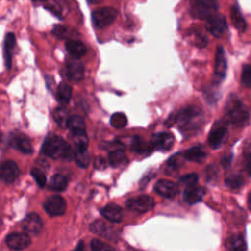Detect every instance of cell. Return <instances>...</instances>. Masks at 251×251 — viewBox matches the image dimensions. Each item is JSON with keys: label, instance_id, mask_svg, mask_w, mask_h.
Wrapping results in <instances>:
<instances>
[{"label": "cell", "instance_id": "6da1fadb", "mask_svg": "<svg viewBox=\"0 0 251 251\" xmlns=\"http://www.w3.org/2000/svg\"><path fill=\"white\" fill-rule=\"evenodd\" d=\"M202 111L195 107L189 106L183 108L170 117L167 121L168 126L177 125L182 131H191L197 129L202 122Z\"/></svg>", "mask_w": 251, "mask_h": 251}, {"label": "cell", "instance_id": "7a4b0ae2", "mask_svg": "<svg viewBox=\"0 0 251 251\" xmlns=\"http://www.w3.org/2000/svg\"><path fill=\"white\" fill-rule=\"evenodd\" d=\"M42 152L53 159H67L72 157V150L70 145L60 136L49 134L42 146Z\"/></svg>", "mask_w": 251, "mask_h": 251}, {"label": "cell", "instance_id": "3957f363", "mask_svg": "<svg viewBox=\"0 0 251 251\" xmlns=\"http://www.w3.org/2000/svg\"><path fill=\"white\" fill-rule=\"evenodd\" d=\"M226 117L233 125L242 126L249 119V114L245 106L234 95H230L226 104Z\"/></svg>", "mask_w": 251, "mask_h": 251}, {"label": "cell", "instance_id": "277c9868", "mask_svg": "<svg viewBox=\"0 0 251 251\" xmlns=\"http://www.w3.org/2000/svg\"><path fill=\"white\" fill-rule=\"evenodd\" d=\"M118 12L112 7H103L92 12L91 19L93 25L97 28H103L110 25L117 18Z\"/></svg>", "mask_w": 251, "mask_h": 251}, {"label": "cell", "instance_id": "5b68a950", "mask_svg": "<svg viewBox=\"0 0 251 251\" xmlns=\"http://www.w3.org/2000/svg\"><path fill=\"white\" fill-rule=\"evenodd\" d=\"M218 10L217 0H194L192 5V13L200 19H207L216 14Z\"/></svg>", "mask_w": 251, "mask_h": 251}, {"label": "cell", "instance_id": "8992f818", "mask_svg": "<svg viewBox=\"0 0 251 251\" xmlns=\"http://www.w3.org/2000/svg\"><path fill=\"white\" fill-rule=\"evenodd\" d=\"M206 27L208 31L215 37H221L227 30L226 20L224 16L219 14H214L207 18Z\"/></svg>", "mask_w": 251, "mask_h": 251}, {"label": "cell", "instance_id": "52a82bcc", "mask_svg": "<svg viewBox=\"0 0 251 251\" xmlns=\"http://www.w3.org/2000/svg\"><path fill=\"white\" fill-rule=\"evenodd\" d=\"M215 71H214V81L216 83H220L226 76L227 63L225 54V50L222 46L217 48L215 54Z\"/></svg>", "mask_w": 251, "mask_h": 251}, {"label": "cell", "instance_id": "ba28073f", "mask_svg": "<svg viewBox=\"0 0 251 251\" xmlns=\"http://www.w3.org/2000/svg\"><path fill=\"white\" fill-rule=\"evenodd\" d=\"M126 204L128 209L138 213H145L151 210L155 205L153 198L148 195H139L130 198L126 201Z\"/></svg>", "mask_w": 251, "mask_h": 251}, {"label": "cell", "instance_id": "9c48e42d", "mask_svg": "<svg viewBox=\"0 0 251 251\" xmlns=\"http://www.w3.org/2000/svg\"><path fill=\"white\" fill-rule=\"evenodd\" d=\"M67 203L60 195H51L44 202V209L50 216H61L65 213Z\"/></svg>", "mask_w": 251, "mask_h": 251}, {"label": "cell", "instance_id": "30bf717a", "mask_svg": "<svg viewBox=\"0 0 251 251\" xmlns=\"http://www.w3.org/2000/svg\"><path fill=\"white\" fill-rule=\"evenodd\" d=\"M20 174L18 165L11 160L4 161L0 164V179L6 183L15 181Z\"/></svg>", "mask_w": 251, "mask_h": 251}, {"label": "cell", "instance_id": "8fae6325", "mask_svg": "<svg viewBox=\"0 0 251 251\" xmlns=\"http://www.w3.org/2000/svg\"><path fill=\"white\" fill-rule=\"evenodd\" d=\"M64 74L67 79L77 82L84 76V67L79 61H70L66 64Z\"/></svg>", "mask_w": 251, "mask_h": 251}, {"label": "cell", "instance_id": "7c38bea8", "mask_svg": "<svg viewBox=\"0 0 251 251\" xmlns=\"http://www.w3.org/2000/svg\"><path fill=\"white\" fill-rule=\"evenodd\" d=\"M7 245L14 250H22L30 244V237L26 232H13L6 237Z\"/></svg>", "mask_w": 251, "mask_h": 251}, {"label": "cell", "instance_id": "4fadbf2b", "mask_svg": "<svg viewBox=\"0 0 251 251\" xmlns=\"http://www.w3.org/2000/svg\"><path fill=\"white\" fill-rule=\"evenodd\" d=\"M226 136H227V129L226 126L222 125L215 126L210 131L208 136V141L210 146L214 149L219 148L225 142V140L226 139Z\"/></svg>", "mask_w": 251, "mask_h": 251}, {"label": "cell", "instance_id": "5bb4252c", "mask_svg": "<svg viewBox=\"0 0 251 251\" xmlns=\"http://www.w3.org/2000/svg\"><path fill=\"white\" fill-rule=\"evenodd\" d=\"M174 141H175V138L173 134L169 132H159L153 135L151 145H152V148H155L161 151H166L172 148Z\"/></svg>", "mask_w": 251, "mask_h": 251}, {"label": "cell", "instance_id": "9a60e30c", "mask_svg": "<svg viewBox=\"0 0 251 251\" xmlns=\"http://www.w3.org/2000/svg\"><path fill=\"white\" fill-rule=\"evenodd\" d=\"M155 190L158 194L165 198H173L178 192L177 185L168 179H161L156 182Z\"/></svg>", "mask_w": 251, "mask_h": 251}, {"label": "cell", "instance_id": "2e32d148", "mask_svg": "<svg viewBox=\"0 0 251 251\" xmlns=\"http://www.w3.org/2000/svg\"><path fill=\"white\" fill-rule=\"evenodd\" d=\"M23 227L26 233L37 234L42 228V220L35 213L28 214L23 221Z\"/></svg>", "mask_w": 251, "mask_h": 251}, {"label": "cell", "instance_id": "e0dca14e", "mask_svg": "<svg viewBox=\"0 0 251 251\" xmlns=\"http://www.w3.org/2000/svg\"><path fill=\"white\" fill-rule=\"evenodd\" d=\"M66 50L72 58L77 60L85 55L86 46L79 40L68 39L66 41Z\"/></svg>", "mask_w": 251, "mask_h": 251}, {"label": "cell", "instance_id": "ac0fdd59", "mask_svg": "<svg viewBox=\"0 0 251 251\" xmlns=\"http://www.w3.org/2000/svg\"><path fill=\"white\" fill-rule=\"evenodd\" d=\"M206 190L202 186H190L187 187L183 192V200L188 204H195L200 202L204 197Z\"/></svg>", "mask_w": 251, "mask_h": 251}, {"label": "cell", "instance_id": "d6986e66", "mask_svg": "<svg viewBox=\"0 0 251 251\" xmlns=\"http://www.w3.org/2000/svg\"><path fill=\"white\" fill-rule=\"evenodd\" d=\"M101 215L113 223H119L123 219V212L120 206L116 204H108L101 209Z\"/></svg>", "mask_w": 251, "mask_h": 251}, {"label": "cell", "instance_id": "ffe728a7", "mask_svg": "<svg viewBox=\"0 0 251 251\" xmlns=\"http://www.w3.org/2000/svg\"><path fill=\"white\" fill-rule=\"evenodd\" d=\"M11 144L25 154H30L33 151L30 140L24 134H16L11 138Z\"/></svg>", "mask_w": 251, "mask_h": 251}, {"label": "cell", "instance_id": "44dd1931", "mask_svg": "<svg viewBox=\"0 0 251 251\" xmlns=\"http://www.w3.org/2000/svg\"><path fill=\"white\" fill-rule=\"evenodd\" d=\"M45 8L59 19H63L69 11L66 0H52L49 5L45 6Z\"/></svg>", "mask_w": 251, "mask_h": 251}, {"label": "cell", "instance_id": "7402d4cb", "mask_svg": "<svg viewBox=\"0 0 251 251\" xmlns=\"http://www.w3.org/2000/svg\"><path fill=\"white\" fill-rule=\"evenodd\" d=\"M16 44V37L14 33L10 32L5 36V41H4V59H5V65L7 69L11 68V63H12V54L13 50Z\"/></svg>", "mask_w": 251, "mask_h": 251}, {"label": "cell", "instance_id": "603a6c76", "mask_svg": "<svg viewBox=\"0 0 251 251\" xmlns=\"http://www.w3.org/2000/svg\"><path fill=\"white\" fill-rule=\"evenodd\" d=\"M226 246L228 251H245L246 242L241 234H233L226 241Z\"/></svg>", "mask_w": 251, "mask_h": 251}, {"label": "cell", "instance_id": "cb8c5ba5", "mask_svg": "<svg viewBox=\"0 0 251 251\" xmlns=\"http://www.w3.org/2000/svg\"><path fill=\"white\" fill-rule=\"evenodd\" d=\"M230 19H231V22H232L234 27L238 31L243 32L246 29L247 24L242 16L239 8L236 5H233L230 8Z\"/></svg>", "mask_w": 251, "mask_h": 251}, {"label": "cell", "instance_id": "d4e9b609", "mask_svg": "<svg viewBox=\"0 0 251 251\" xmlns=\"http://www.w3.org/2000/svg\"><path fill=\"white\" fill-rule=\"evenodd\" d=\"M89 228L93 233L98 234V235L103 236V237H110L113 233V230H112L111 226H108L105 222H103L101 220L93 222L90 225Z\"/></svg>", "mask_w": 251, "mask_h": 251}, {"label": "cell", "instance_id": "484cf974", "mask_svg": "<svg viewBox=\"0 0 251 251\" xmlns=\"http://www.w3.org/2000/svg\"><path fill=\"white\" fill-rule=\"evenodd\" d=\"M183 158L189 160V161H193L196 163H201L205 160L206 158V152L200 148V147H192L187 149L186 151H184V153L182 154Z\"/></svg>", "mask_w": 251, "mask_h": 251}, {"label": "cell", "instance_id": "4316f807", "mask_svg": "<svg viewBox=\"0 0 251 251\" xmlns=\"http://www.w3.org/2000/svg\"><path fill=\"white\" fill-rule=\"evenodd\" d=\"M56 97L60 103L67 104L72 97V87L66 82H61L57 87Z\"/></svg>", "mask_w": 251, "mask_h": 251}, {"label": "cell", "instance_id": "83f0119b", "mask_svg": "<svg viewBox=\"0 0 251 251\" xmlns=\"http://www.w3.org/2000/svg\"><path fill=\"white\" fill-rule=\"evenodd\" d=\"M67 126L70 128L72 133L75 132H85V124L81 117L79 116H71L68 121Z\"/></svg>", "mask_w": 251, "mask_h": 251}, {"label": "cell", "instance_id": "f1b7e54d", "mask_svg": "<svg viewBox=\"0 0 251 251\" xmlns=\"http://www.w3.org/2000/svg\"><path fill=\"white\" fill-rule=\"evenodd\" d=\"M126 162V154L123 150V148L114 149L109 154V163L113 167H119Z\"/></svg>", "mask_w": 251, "mask_h": 251}, {"label": "cell", "instance_id": "f546056e", "mask_svg": "<svg viewBox=\"0 0 251 251\" xmlns=\"http://www.w3.org/2000/svg\"><path fill=\"white\" fill-rule=\"evenodd\" d=\"M67 185L68 180L64 176L54 175L48 183V188L54 191H62L67 187Z\"/></svg>", "mask_w": 251, "mask_h": 251}, {"label": "cell", "instance_id": "4dcf8cb0", "mask_svg": "<svg viewBox=\"0 0 251 251\" xmlns=\"http://www.w3.org/2000/svg\"><path fill=\"white\" fill-rule=\"evenodd\" d=\"M152 145L145 142L141 137L134 136L132 142H131V150L136 153H147L151 150Z\"/></svg>", "mask_w": 251, "mask_h": 251}, {"label": "cell", "instance_id": "1f68e13d", "mask_svg": "<svg viewBox=\"0 0 251 251\" xmlns=\"http://www.w3.org/2000/svg\"><path fill=\"white\" fill-rule=\"evenodd\" d=\"M54 120L57 123V125L61 127H66L68 125V121H69V114L68 111L63 108V107H58L55 109L54 114H53Z\"/></svg>", "mask_w": 251, "mask_h": 251}, {"label": "cell", "instance_id": "d6a6232c", "mask_svg": "<svg viewBox=\"0 0 251 251\" xmlns=\"http://www.w3.org/2000/svg\"><path fill=\"white\" fill-rule=\"evenodd\" d=\"M75 159L76 164L81 168H86L90 162V156L86 149H76Z\"/></svg>", "mask_w": 251, "mask_h": 251}, {"label": "cell", "instance_id": "836d02e7", "mask_svg": "<svg viewBox=\"0 0 251 251\" xmlns=\"http://www.w3.org/2000/svg\"><path fill=\"white\" fill-rule=\"evenodd\" d=\"M73 141L76 149H86L88 144V138L85 132H75L72 133Z\"/></svg>", "mask_w": 251, "mask_h": 251}, {"label": "cell", "instance_id": "e575fe53", "mask_svg": "<svg viewBox=\"0 0 251 251\" xmlns=\"http://www.w3.org/2000/svg\"><path fill=\"white\" fill-rule=\"evenodd\" d=\"M110 123L114 127L121 128V127H124L127 124V119L124 113L118 112V113H115L112 115V117L110 119Z\"/></svg>", "mask_w": 251, "mask_h": 251}, {"label": "cell", "instance_id": "d590c367", "mask_svg": "<svg viewBox=\"0 0 251 251\" xmlns=\"http://www.w3.org/2000/svg\"><path fill=\"white\" fill-rule=\"evenodd\" d=\"M181 164H182V162L180 160L179 154L171 157L167 162V167H166L167 174H172V173L177 171L178 168L181 166Z\"/></svg>", "mask_w": 251, "mask_h": 251}, {"label": "cell", "instance_id": "8d00e7d4", "mask_svg": "<svg viewBox=\"0 0 251 251\" xmlns=\"http://www.w3.org/2000/svg\"><path fill=\"white\" fill-rule=\"evenodd\" d=\"M243 183H244V179L239 175H231L226 178V186L229 188H232V189L239 188L240 186H242Z\"/></svg>", "mask_w": 251, "mask_h": 251}, {"label": "cell", "instance_id": "74e56055", "mask_svg": "<svg viewBox=\"0 0 251 251\" xmlns=\"http://www.w3.org/2000/svg\"><path fill=\"white\" fill-rule=\"evenodd\" d=\"M241 83L246 87H251V65L246 64L241 72Z\"/></svg>", "mask_w": 251, "mask_h": 251}, {"label": "cell", "instance_id": "f35d334b", "mask_svg": "<svg viewBox=\"0 0 251 251\" xmlns=\"http://www.w3.org/2000/svg\"><path fill=\"white\" fill-rule=\"evenodd\" d=\"M30 175L33 176V178L36 181V183L38 184V186L43 187L46 184V176L40 169H37V168L32 169L30 171Z\"/></svg>", "mask_w": 251, "mask_h": 251}, {"label": "cell", "instance_id": "ab89813d", "mask_svg": "<svg viewBox=\"0 0 251 251\" xmlns=\"http://www.w3.org/2000/svg\"><path fill=\"white\" fill-rule=\"evenodd\" d=\"M91 250L92 251H115L110 245L99 239H93L91 241Z\"/></svg>", "mask_w": 251, "mask_h": 251}, {"label": "cell", "instance_id": "60d3db41", "mask_svg": "<svg viewBox=\"0 0 251 251\" xmlns=\"http://www.w3.org/2000/svg\"><path fill=\"white\" fill-rule=\"evenodd\" d=\"M198 181V176L196 174H187L180 177L179 182L187 187L194 186Z\"/></svg>", "mask_w": 251, "mask_h": 251}, {"label": "cell", "instance_id": "b9f144b4", "mask_svg": "<svg viewBox=\"0 0 251 251\" xmlns=\"http://www.w3.org/2000/svg\"><path fill=\"white\" fill-rule=\"evenodd\" d=\"M52 34L59 39L66 38L68 35V28L62 25H57L52 29Z\"/></svg>", "mask_w": 251, "mask_h": 251}, {"label": "cell", "instance_id": "7bdbcfd3", "mask_svg": "<svg viewBox=\"0 0 251 251\" xmlns=\"http://www.w3.org/2000/svg\"><path fill=\"white\" fill-rule=\"evenodd\" d=\"M94 167L97 170H103V169H105L107 167V162H106V160L103 157L98 156L94 160Z\"/></svg>", "mask_w": 251, "mask_h": 251}, {"label": "cell", "instance_id": "ee69618b", "mask_svg": "<svg viewBox=\"0 0 251 251\" xmlns=\"http://www.w3.org/2000/svg\"><path fill=\"white\" fill-rule=\"evenodd\" d=\"M231 159H232V156H231L230 154L225 156V157L222 159V165L224 166V168H227V167L230 166V164H231Z\"/></svg>", "mask_w": 251, "mask_h": 251}, {"label": "cell", "instance_id": "f6af8a7d", "mask_svg": "<svg viewBox=\"0 0 251 251\" xmlns=\"http://www.w3.org/2000/svg\"><path fill=\"white\" fill-rule=\"evenodd\" d=\"M245 169H246V172L248 173L249 176H251V155H249L248 158H247V160H246Z\"/></svg>", "mask_w": 251, "mask_h": 251}, {"label": "cell", "instance_id": "bcb514c9", "mask_svg": "<svg viewBox=\"0 0 251 251\" xmlns=\"http://www.w3.org/2000/svg\"><path fill=\"white\" fill-rule=\"evenodd\" d=\"M73 251H83V242L82 241L78 242V244L76 245L75 249L73 250Z\"/></svg>", "mask_w": 251, "mask_h": 251}, {"label": "cell", "instance_id": "7dc6e473", "mask_svg": "<svg viewBox=\"0 0 251 251\" xmlns=\"http://www.w3.org/2000/svg\"><path fill=\"white\" fill-rule=\"evenodd\" d=\"M102 0H87V2L89 3V4H97V3H99V2H101Z\"/></svg>", "mask_w": 251, "mask_h": 251}, {"label": "cell", "instance_id": "c3c4849f", "mask_svg": "<svg viewBox=\"0 0 251 251\" xmlns=\"http://www.w3.org/2000/svg\"><path fill=\"white\" fill-rule=\"evenodd\" d=\"M248 207L251 210V191H250V193L248 195Z\"/></svg>", "mask_w": 251, "mask_h": 251}, {"label": "cell", "instance_id": "681fc988", "mask_svg": "<svg viewBox=\"0 0 251 251\" xmlns=\"http://www.w3.org/2000/svg\"><path fill=\"white\" fill-rule=\"evenodd\" d=\"M33 1H45V0H33Z\"/></svg>", "mask_w": 251, "mask_h": 251}]
</instances>
